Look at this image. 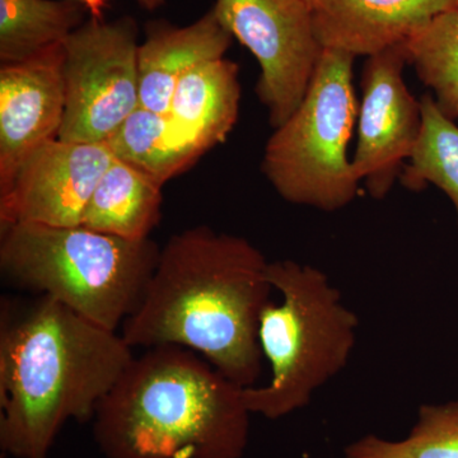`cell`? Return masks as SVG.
<instances>
[{
  "label": "cell",
  "instance_id": "1",
  "mask_svg": "<svg viewBox=\"0 0 458 458\" xmlns=\"http://www.w3.org/2000/svg\"><path fill=\"white\" fill-rule=\"evenodd\" d=\"M269 262L246 238L197 225L161 247L143 300L122 327L131 348L181 346L242 388L262 370L259 319Z\"/></svg>",
  "mask_w": 458,
  "mask_h": 458
},
{
  "label": "cell",
  "instance_id": "2",
  "mask_svg": "<svg viewBox=\"0 0 458 458\" xmlns=\"http://www.w3.org/2000/svg\"><path fill=\"white\" fill-rule=\"evenodd\" d=\"M117 331L45 295L0 304V450L49 458L68 421L92 420L134 360Z\"/></svg>",
  "mask_w": 458,
  "mask_h": 458
},
{
  "label": "cell",
  "instance_id": "3",
  "mask_svg": "<svg viewBox=\"0 0 458 458\" xmlns=\"http://www.w3.org/2000/svg\"><path fill=\"white\" fill-rule=\"evenodd\" d=\"M243 391L198 352L149 348L98 403L93 438L105 458H242Z\"/></svg>",
  "mask_w": 458,
  "mask_h": 458
},
{
  "label": "cell",
  "instance_id": "4",
  "mask_svg": "<svg viewBox=\"0 0 458 458\" xmlns=\"http://www.w3.org/2000/svg\"><path fill=\"white\" fill-rule=\"evenodd\" d=\"M159 252L150 238L123 240L83 225H0V271L9 284L111 331L140 307Z\"/></svg>",
  "mask_w": 458,
  "mask_h": 458
},
{
  "label": "cell",
  "instance_id": "5",
  "mask_svg": "<svg viewBox=\"0 0 458 458\" xmlns=\"http://www.w3.org/2000/svg\"><path fill=\"white\" fill-rule=\"evenodd\" d=\"M267 279L280 292L259 319V344L271 369L261 387L243 391L251 414L276 420L306 408L313 394L348 364L360 321L327 274L293 260L269 262Z\"/></svg>",
  "mask_w": 458,
  "mask_h": 458
},
{
  "label": "cell",
  "instance_id": "6",
  "mask_svg": "<svg viewBox=\"0 0 458 458\" xmlns=\"http://www.w3.org/2000/svg\"><path fill=\"white\" fill-rule=\"evenodd\" d=\"M355 57L325 49L303 101L267 140L262 171L288 203L336 212L357 197L360 181L348 157L360 111Z\"/></svg>",
  "mask_w": 458,
  "mask_h": 458
},
{
  "label": "cell",
  "instance_id": "7",
  "mask_svg": "<svg viewBox=\"0 0 458 458\" xmlns=\"http://www.w3.org/2000/svg\"><path fill=\"white\" fill-rule=\"evenodd\" d=\"M134 18H87L64 41L65 114L57 140L107 143L140 105Z\"/></svg>",
  "mask_w": 458,
  "mask_h": 458
},
{
  "label": "cell",
  "instance_id": "8",
  "mask_svg": "<svg viewBox=\"0 0 458 458\" xmlns=\"http://www.w3.org/2000/svg\"><path fill=\"white\" fill-rule=\"evenodd\" d=\"M216 16L258 60L259 101L271 128L283 125L303 101L325 47L306 0H216Z\"/></svg>",
  "mask_w": 458,
  "mask_h": 458
},
{
  "label": "cell",
  "instance_id": "9",
  "mask_svg": "<svg viewBox=\"0 0 458 458\" xmlns=\"http://www.w3.org/2000/svg\"><path fill=\"white\" fill-rule=\"evenodd\" d=\"M405 45L367 57L361 74L358 143L352 164L372 198L384 199L400 179L423 125L420 99L410 93Z\"/></svg>",
  "mask_w": 458,
  "mask_h": 458
},
{
  "label": "cell",
  "instance_id": "10",
  "mask_svg": "<svg viewBox=\"0 0 458 458\" xmlns=\"http://www.w3.org/2000/svg\"><path fill=\"white\" fill-rule=\"evenodd\" d=\"M114 158L107 143L47 141L23 162L11 188L0 197V225H81Z\"/></svg>",
  "mask_w": 458,
  "mask_h": 458
},
{
  "label": "cell",
  "instance_id": "11",
  "mask_svg": "<svg viewBox=\"0 0 458 458\" xmlns=\"http://www.w3.org/2000/svg\"><path fill=\"white\" fill-rule=\"evenodd\" d=\"M64 47L0 66V197L23 162L57 140L65 114Z\"/></svg>",
  "mask_w": 458,
  "mask_h": 458
},
{
  "label": "cell",
  "instance_id": "12",
  "mask_svg": "<svg viewBox=\"0 0 458 458\" xmlns=\"http://www.w3.org/2000/svg\"><path fill=\"white\" fill-rule=\"evenodd\" d=\"M457 0H319L313 22L325 49L370 56L405 44Z\"/></svg>",
  "mask_w": 458,
  "mask_h": 458
},
{
  "label": "cell",
  "instance_id": "13",
  "mask_svg": "<svg viewBox=\"0 0 458 458\" xmlns=\"http://www.w3.org/2000/svg\"><path fill=\"white\" fill-rule=\"evenodd\" d=\"M232 41L233 36L214 8L185 27L167 21L147 23L146 38L138 50L140 107L167 114L182 75L201 63L225 57Z\"/></svg>",
  "mask_w": 458,
  "mask_h": 458
},
{
  "label": "cell",
  "instance_id": "14",
  "mask_svg": "<svg viewBox=\"0 0 458 458\" xmlns=\"http://www.w3.org/2000/svg\"><path fill=\"white\" fill-rule=\"evenodd\" d=\"M240 68L232 60H209L182 75L171 99L172 122L201 153L227 140L240 114Z\"/></svg>",
  "mask_w": 458,
  "mask_h": 458
},
{
  "label": "cell",
  "instance_id": "15",
  "mask_svg": "<svg viewBox=\"0 0 458 458\" xmlns=\"http://www.w3.org/2000/svg\"><path fill=\"white\" fill-rule=\"evenodd\" d=\"M162 188L155 177L114 158L87 204L81 225L123 240H149L161 222Z\"/></svg>",
  "mask_w": 458,
  "mask_h": 458
},
{
  "label": "cell",
  "instance_id": "16",
  "mask_svg": "<svg viewBox=\"0 0 458 458\" xmlns=\"http://www.w3.org/2000/svg\"><path fill=\"white\" fill-rule=\"evenodd\" d=\"M114 158L140 168L165 185L203 156L170 114L138 107L107 140Z\"/></svg>",
  "mask_w": 458,
  "mask_h": 458
},
{
  "label": "cell",
  "instance_id": "17",
  "mask_svg": "<svg viewBox=\"0 0 458 458\" xmlns=\"http://www.w3.org/2000/svg\"><path fill=\"white\" fill-rule=\"evenodd\" d=\"M86 12L75 0H0V63L25 62L64 44Z\"/></svg>",
  "mask_w": 458,
  "mask_h": 458
},
{
  "label": "cell",
  "instance_id": "18",
  "mask_svg": "<svg viewBox=\"0 0 458 458\" xmlns=\"http://www.w3.org/2000/svg\"><path fill=\"white\" fill-rule=\"evenodd\" d=\"M420 102V137L399 180L411 191H421L429 183L441 189L451 199L458 223V125L439 110L432 96L424 95Z\"/></svg>",
  "mask_w": 458,
  "mask_h": 458
},
{
  "label": "cell",
  "instance_id": "19",
  "mask_svg": "<svg viewBox=\"0 0 458 458\" xmlns=\"http://www.w3.org/2000/svg\"><path fill=\"white\" fill-rule=\"evenodd\" d=\"M403 45L409 64L434 90L437 106L458 119V9L434 18Z\"/></svg>",
  "mask_w": 458,
  "mask_h": 458
},
{
  "label": "cell",
  "instance_id": "20",
  "mask_svg": "<svg viewBox=\"0 0 458 458\" xmlns=\"http://www.w3.org/2000/svg\"><path fill=\"white\" fill-rule=\"evenodd\" d=\"M345 458H458V400L423 405L411 432L401 441L375 434L351 443Z\"/></svg>",
  "mask_w": 458,
  "mask_h": 458
},
{
  "label": "cell",
  "instance_id": "21",
  "mask_svg": "<svg viewBox=\"0 0 458 458\" xmlns=\"http://www.w3.org/2000/svg\"><path fill=\"white\" fill-rule=\"evenodd\" d=\"M89 12V17L104 20L105 9L108 7V0H75Z\"/></svg>",
  "mask_w": 458,
  "mask_h": 458
},
{
  "label": "cell",
  "instance_id": "22",
  "mask_svg": "<svg viewBox=\"0 0 458 458\" xmlns=\"http://www.w3.org/2000/svg\"><path fill=\"white\" fill-rule=\"evenodd\" d=\"M140 7L146 9V11H157L165 5V0H134Z\"/></svg>",
  "mask_w": 458,
  "mask_h": 458
},
{
  "label": "cell",
  "instance_id": "23",
  "mask_svg": "<svg viewBox=\"0 0 458 458\" xmlns=\"http://www.w3.org/2000/svg\"><path fill=\"white\" fill-rule=\"evenodd\" d=\"M307 3H309L311 7L316 4V3L319 2V0H306Z\"/></svg>",
  "mask_w": 458,
  "mask_h": 458
},
{
  "label": "cell",
  "instance_id": "24",
  "mask_svg": "<svg viewBox=\"0 0 458 458\" xmlns=\"http://www.w3.org/2000/svg\"><path fill=\"white\" fill-rule=\"evenodd\" d=\"M457 9H458V0H457Z\"/></svg>",
  "mask_w": 458,
  "mask_h": 458
}]
</instances>
